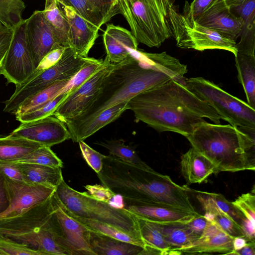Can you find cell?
<instances>
[{"mask_svg": "<svg viewBox=\"0 0 255 255\" xmlns=\"http://www.w3.org/2000/svg\"><path fill=\"white\" fill-rule=\"evenodd\" d=\"M63 207L69 215L83 225L89 230L105 235L121 241L130 243L140 246L143 248L145 246V244L142 239L128 234L111 225L77 216L68 211L63 206Z\"/></svg>", "mask_w": 255, "mask_h": 255, "instance_id": "33", "label": "cell"}, {"mask_svg": "<svg viewBox=\"0 0 255 255\" xmlns=\"http://www.w3.org/2000/svg\"><path fill=\"white\" fill-rule=\"evenodd\" d=\"M165 1L168 24L177 47L200 51L221 49L237 55L236 41L199 24L186 12L180 13L172 0Z\"/></svg>", "mask_w": 255, "mask_h": 255, "instance_id": "8", "label": "cell"}, {"mask_svg": "<svg viewBox=\"0 0 255 255\" xmlns=\"http://www.w3.org/2000/svg\"><path fill=\"white\" fill-rule=\"evenodd\" d=\"M233 237L215 223L209 221L201 236L190 245L172 249L167 255L222 254L230 255L234 250Z\"/></svg>", "mask_w": 255, "mask_h": 255, "instance_id": "16", "label": "cell"}, {"mask_svg": "<svg viewBox=\"0 0 255 255\" xmlns=\"http://www.w3.org/2000/svg\"><path fill=\"white\" fill-rule=\"evenodd\" d=\"M125 142L124 140L120 139L99 141L96 144L106 148L108 150L110 155L124 162L140 166L146 165L147 164L140 158L134 148L125 144Z\"/></svg>", "mask_w": 255, "mask_h": 255, "instance_id": "36", "label": "cell"}, {"mask_svg": "<svg viewBox=\"0 0 255 255\" xmlns=\"http://www.w3.org/2000/svg\"><path fill=\"white\" fill-rule=\"evenodd\" d=\"M44 16L58 44L69 47L70 25L57 0H45Z\"/></svg>", "mask_w": 255, "mask_h": 255, "instance_id": "29", "label": "cell"}, {"mask_svg": "<svg viewBox=\"0 0 255 255\" xmlns=\"http://www.w3.org/2000/svg\"><path fill=\"white\" fill-rule=\"evenodd\" d=\"M193 191L196 193V198L205 211L204 216L209 221L215 223L233 237H246L242 228L216 205L208 192Z\"/></svg>", "mask_w": 255, "mask_h": 255, "instance_id": "27", "label": "cell"}, {"mask_svg": "<svg viewBox=\"0 0 255 255\" xmlns=\"http://www.w3.org/2000/svg\"><path fill=\"white\" fill-rule=\"evenodd\" d=\"M198 152L221 171L255 170V128L197 123L185 137Z\"/></svg>", "mask_w": 255, "mask_h": 255, "instance_id": "3", "label": "cell"}, {"mask_svg": "<svg viewBox=\"0 0 255 255\" xmlns=\"http://www.w3.org/2000/svg\"><path fill=\"white\" fill-rule=\"evenodd\" d=\"M235 63L238 79L245 92L247 103L255 109V56L237 53Z\"/></svg>", "mask_w": 255, "mask_h": 255, "instance_id": "31", "label": "cell"}, {"mask_svg": "<svg viewBox=\"0 0 255 255\" xmlns=\"http://www.w3.org/2000/svg\"><path fill=\"white\" fill-rule=\"evenodd\" d=\"M85 189L89 192V194L95 199L110 203L117 194L110 188L103 185H87Z\"/></svg>", "mask_w": 255, "mask_h": 255, "instance_id": "45", "label": "cell"}, {"mask_svg": "<svg viewBox=\"0 0 255 255\" xmlns=\"http://www.w3.org/2000/svg\"><path fill=\"white\" fill-rule=\"evenodd\" d=\"M124 208L136 217L155 222L188 223L200 215L197 212L149 204L125 203Z\"/></svg>", "mask_w": 255, "mask_h": 255, "instance_id": "23", "label": "cell"}, {"mask_svg": "<svg viewBox=\"0 0 255 255\" xmlns=\"http://www.w3.org/2000/svg\"><path fill=\"white\" fill-rule=\"evenodd\" d=\"M41 146L43 145L22 137L9 135L0 137V160L17 161Z\"/></svg>", "mask_w": 255, "mask_h": 255, "instance_id": "32", "label": "cell"}, {"mask_svg": "<svg viewBox=\"0 0 255 255\" xmlns=\"http://www.w3.org/2000/svg\"><path fill=\"white\" fill-rule=\"evenodd\" d=\"M232 203L243 213L248 222L255 227V188L252 192L242 194Z\"/></svg>", "mask_w": 255, "mask_h": 255, "instance_id": "43", "label": "cell"}, {"mask_svg": "<svg viewBox=\"0 0 255 255\" xmlns=\"http://www.w3.org/2000/svg\"><path fill=\"white\" fill-rule=\"evenodd\" d=\"M89 242L95 255H140L143 249L138 245L91 230Z\"/></svg>", "mask_w": 255, "mask_h": 255, "instance_id": "25", "label": "cell"}, {"mask_svg": "<svg viewBox=\"0 0 255 255\" xmlns=\"http://www.w3.org/2000/svg\"><path fill=\"white\" fill-rule=\"evenodd\" d=\"M209 221L204 215L200 214L188 222L187 224L194 232L200 237Z\"/></svg>", "mask_w": 255, "mask_h": 255, "instance_id": "50", "label": "cell"}, {"mask_svg": "<svg viewBox=\"0 0 255 255\" xmlns=\"http://www.w3.org/2000/svg\"><path fill=\"white\" fill-rule=\"evenodd\" d=\"M9 206L0 214V219L15 216L24 210L40 204L55 192L56 188L5 176Z\"/></svg>", "mask_w": 255, "mask_h": 255, "instance_id": "13", "label": "cell"}, {"mask_svg": "<svg viewBox=\"0 0 255 255\" xmlns=\"http://www.w3.org/2000/svg\"><path fill=\"white\" fill-rule=\"evenodd\" d=\"M26 19L14 29L12 39L1 65L0 74L7 83L19 86L35 71L26 35Z\"/></svg>", "mask_w": 255, "mask_h": 255, "instance_id": "11", "label": "cell"}, {"mask_svg": "<svg viewBox=\"0 0 255 255\" xmlns=\"http://www.w3.org/2000/svg\"><path fill=\"white\" fill-rule=\"evenodd\" d=\"M62 5L73 8L88 22L100 29L120 13L118 0H57Z\"/></svg>", "mask_w": 255, "mask_h": 255, "instance_id": "20", "label": "cell"}, {"mask_svg": "<svg viewBox=\"0 0 255 255\" xmlns=\"http://www.w3.org/2000/svg\"><path fill=\"white\" fill-rule=\"evenodd\" d=\"M247 0H224L227 5L231 9L242 5Z\"/></svg>", "mask_w": 255, "mask_h": 255, "instance_id": "54", "label": "cell"}, {"mask_svg": "<svg viewBox=\"0 0 255 255\" xmlns=\"http://www.w3.org/2000/svg\"><path fill=\"white\" fill-rule=\"evenodd\" d=\"M213 0H193L191 3L186 1L183 12L195 19L208 6Z\"/></svg>", "mask_w": 255, "mask_h": 255, "instance_id": "47", "label": "cell"}, {"mask_svg": "<svg viewBox=\"0 0 255 255\" xmlns=\"http://www.w3.org/2000/svg\"><path fill=\"white\" fill-rule=\"evenodd\" d=\"M118 3L138 42L158 47L171 36L165 0H118Z\"/></svg>", "mask_w": 255, "mask_h": 255, "instance_id": "7", "label": "cell"}, {"mask_svg": "<svg viewBox=\"0 0 255 255\" xmlns=\"http://www.w3.org/2000/svg\"><path fill=\"white\" fill-rule=\"evenodd\" d=\"M186 87L201 100L208 103L221 119L235 127L255 128V109L202 77L186 79Z\"/></svg>", "mask_w": 255, "mask_h": 255, "instance_id": "10", "label": "cell"}, {"mask_svg": "<svg viewBox=\"0 0 255 255\" xmlns=\"http://www.w3.org/2000/svg\"><path fill=\"white\" fill-rule=\"evenodd\" d=\"M9 135L24 138L50 147L70 139L65 124L53 116L21 123Z\"/></svg>", "mask_w": 255, "mask_h": 255, "instance_id": "14", "label": "cell"}, {"mask_svg": "<svg viewBox=\"0 0 255 255\" xmlns=\"http://www.w3.org/2000/svg\"><path fill=\"white\" fill-rule=\"evenodd\" d=\"M5 176L0 172V214L9 206V200L5 186Z\"/></svg>", "mask_w": 255, "mask_h": 255, "instance_id": "51", "label": "cell"}, {"mask_svg": "<svg viewBox=\"0 0 255 255\" xmlns=\"http://www.w3.org/2000/svg\"><path fill=\"white\" fill-rule=\"evenodd\" d=\"M230 255H255V241L248 242L243 248L233 251Z\"/></svg>", "mask_w": 255, "mask_h": 255, "instance_id": "52", "label": "cell"}, {"mask_svg": "<svg viewBox=\"0 0 255 255\" xmlns=\"http://www.w3.org/2000/svg\"><path fill=\"white\" fill-rule=\"evenodd\" d=\"M249 241H249L245 237H235L233 241L234 250L233 251L241 249Z\"/></svg>", "mask_w": 255, "mask_h": 255, "instance_id": "53", "label": "cell"}, {"mask_svg": "<svg viewBox=\"0 0 255 255\" xmlns=\"http://www.w3.org/2000/svg\"><path fill=\"white\" fill-rule=\"evenodd\" d=\"M181 171L188 184L201 183L218 171L207 157L191 147L181 157Z\"/></svg>", "mask_w": 255, "mask_h": 255, "instance_id": "24", "label": "cell"}, {"mask_svg": "<svg viewBox=\"0 0 255 255\" xmlns=\"http://www.w3.org/2000/svg\"><path fill=\"white\" fill-rule=\"evenodd\" d=\"M55 194L71 213L111 225L142 240L136 216L125 208L115 207L109 203L95 199L87 192L77 191L68 185L64 179L56 187Z\"/></svg>", "mask_w": 255, "mask_h": 255, "instance_id": "6", "label": "cell"}, {"mask_svg": "<svg viewBox=\"0 0 255 255\" xmlns=\"http://www.w3.org/2000/svg\"><path fill=\"white\" fill-rule=\"evenodd\" d=\"M14 29L0 27V67L10 45Z\"/></svg>", "mask_w": 255, "mask_h": 255, "instance_id": "48", "label": "cell"}, {"mask_svg": "<svg viewBox=\"0 0 255 255\" xmlns=\"http://www.w3.org/2000/svg\"><path fill=\"white\" fill-rule=\"evenodd\" d=\"M153 222L172 249H179L188 246L200 237L189 227L187 223Z\"/></svg>", "mask_w": 255, "mask_h": 255, "instance_id": "30", "label": "cell"}, {"mask_svg": "<svg viewBox=\"0 0 255 255\" xmlns=\"http://www.w3.org/2000/svg\"><path fill=\"white\" fill-rule=\"evenodd\" d=\"M83 157L87 164L97 173L101 171L103 168L104 155L96 151L83 141L78 142Z\"/></svg>", "mask_w": 255, "mask_h": 255, "instance_id": "44", "label": "cell"}, {"mask_svg": "<svg viewBox=\"0 0 255 255\" xmlns=\"http://www.w3.org/2000/svg\"><path fill=\"white\" fill-rule=\"evenodd\" d=\"M128 102L115 105L94 117L83 121L64 122L69 132L70 139L75 142L84 141L104 127L115 121L128 110Z\"/></svg>", "mask_w": 255, "mask_h": 255, "instance_id": "21", "label": "cell"}, {"mask_svg": "<svg viewBox=\"0 0 255 255\" xmlns=\"http://www.w3.org/2000/svg\"><path fill=\"white\" fill-rule=\"evenodd\" d=\"M70 93L65 90L40 106L19 115L16 119L21 123L33 121L52 116L58 106L67 97Z\"/></svg>", "mask_w": 255, "mask_h": 255, "instance_id": "39", "label": "cell"}, {"mask_svg": "<svg viewBox=\"0 0 255 255\" xmlns=\"http://www.w3.org/2000/svg\"><path fill=\"white\" fill-rule=\"evenodd\" d=\"M172 78L147 52L132 50L124 61L114 65L101 90L91 106L79 117L64 121L81 122L103 111L128 102L141 92L161 85Z\"/></svg>", "mask_w": 255, "mask_h": 255, "instance_id": "4", "label": "cell"}, {"mask_svg": "<svg viewBox=\"0 0 255 255\" xmlns=\"http://www.w3.org/2000/svg\"><path fill=\"white\" fill-rule=\"evenodd\" d=\"M60 5L70 25L69 47L78 56L87 57L99 36V29L84 19L72 7Z\"/></svg>", "mask_w": 255, "mask_h": 255, "instance_id": "19", "label": "cell"}, {"mask_svg": "<svg viewBox=\"0 0 255 255\" xmlns=\"http://www.w3.org/2000/svg\"><path fill=\"white\" fill-rule=\"evenodd\" d=\"M128 110L133 112L136 120L159 132L172 131L185 137L204 118L216 124L221 119L208 103L173 79L131 98Z\"/></svg>", "mask_w": 255, "mask_h": 255, "instance_id": "1", "label": "cell"}, {"mask_svg": "<svg viewBox=\"0 0 255 255\" xmlns=\"http://www.w3.org/2000/svg\"><path fill=\"white\" fill-rule=\"evenodd\" d=\"M195 20L199 24L236 41L242 26L240 17L233 13L224 0H213Z\"/></svg>", "mask_w": 255, "mask_h": 255, "instance_id": "15", "label": "cell"}, {"mask_svg": "<svg viewBox=\"0 0 255 255\" xmlns=\"http://www.w3.org/2000/svg\"><path fill=\"white\" fill-rule=\"evenodd\" d=\"M97 176L102 184L120 195L125 203L149 204L196 212L190 201L189 188L175 183L147 164L137 166L107 155Z\"/></svg>", "mask_w": 255, "mask_h": 255, "instance_id": "2", "label": "cell"}, {"mask_svg": "<svg viewBox=\"0 0 255 255\" xmlns=\"http://www.w3.org/2000/svg\"><path fill=\"white\" fill-rule=\"evenodd\" d=\"M25 7L22 0H0V25L14 29L23 20Z\"/></svg>", "mask_w": 255, "mask_h": 255, "instance_id": "38", "label": "cell"}, {"mask_svg": "<svg viewBox=\"0 0 255 255\" xmlns=\"http://www.w3.org/2000/svg\"><path fill=\"white\" fill-rule=\"evenodd\" d=\"M90 58L79 56L72 48L67 47L55 65L43 71L36 69L25 81L15 86L13 94L4 102L3 111L14 114L26 99L55 82L71 80Z\"/></svg>", "mask_w": 255, "mask_h": 255, "instance_id": "9", "label": "cell"}, {"mask_svg": "<svg viewBox=\"0 0 255 255\" xmlns=\"http://www.w3.org/2000/svg\"><path fill=\"white\" fill-rule=\"evenodd\" d=\"M106 58L112 64L126 59L132 50H137L138 42L131 31L119 26L108 24L103 34Z\"/></svg>", "mask_w": 255, "mask_h": 255, "instance_id": "22", "label": "cell"}, {"mask_svg": "<svg viewBox=\"0 0 255 255\" xmlns=\"http://www.w3.org/2000/svg\"><path fill=\"white\" fill-rule=\"evenodd\" d=\"M208 195L216 205L241 226L249 241H255V227L251 225L243 213L232 202L229 201L222 194L209 193Z\"/></svg>", "mask_w": 255, "mask_h": 255, "instance_id": "35", "label": "cell"}, {"mask_svg": "<svg viewBox=\"0 0 255 255\" xmlns=\"http://www.w3.org/2000/svg\"><path fill=\"white\" fill-rule=\"evenodd\" d=\"M70 80H63L55 82L43 90L24 100L15 112L19 115L34 109L54 98L64 90Z\"/></svg>", "mask_w": 255, "mask_h": 255, "instance_id": "34", "label": "cell"}, {"mask_svg": "<svg viewBox=\"0 0 255 255\" xmlns=\"http://www.w3.org/2000/svg\"><path fill=\"white\" fill-rule=\"evenodd\" d=\"M42 255L40 252L7 238L0 236V255Z\"/></svg>", "mask_w": 255, "mask_h": 255, "instance_id": "42", "label": "cell"}, {"mask_svg": "<svg viewBox=\"0 0 255 255\" xmlns=\"http://www.w3.org/2000/svg\"><path fill=\"white\" fill-rule=\"evenodd\" d=\"M66 48L59 44H56L42 58L36 69L43 71L55 65L60 60Z\"/></svg>", "mask_w": 255, "mask_h": 255, "instance_id": "46", "label": "cell"}, {"mask_svg": "<svg viewBox=\"0 0 255 255\" xmlns=\"http://www.w3.org/2000/svg\"><path fill=\"white\" fill-rule=\"evenodd\" d=\"M53 194L15 216L0 219V236L24 244L42 255H69L55 214Z\"/></svg>", "mask_w": 255, "mask_h": 255, "instance_id": "5", "label": "cell"}, {"mask_svg": "<svg viewBox=\"0 0 255 255\" xmlns=\"http://www.w3.org/2000/svg\"><path fill=\"white\" fill-rule=\"evenodd\" d=\"M15 163L22 174L23 180L26 182L56 188L63 180L61 167L33 163Z\"/></svg>", "mask_w": 255, "mask_h": 255, "instance_id": "28", "label": "cell"}, {"mask_svg": "<svg viewBox=\"0 0 255 255\" xmlns=\"http://www.w3.org/2000/svg\"><path fill=\"white\" fill-rule=\"evenodd\" d=\"M26 35L35 69L42 58L58 44L42 10H35L26 19Z\"/></svg>", "mask_w": 255, "mask_h": 255, "instance_id": "18", "label": "cell"}, {"mask_svg": "<svg viewBox=\"0 0 255 255\" xmlns=\"http://www.w3.org/2000/svg\"><path fill=\"white\" fill-rule=\"evenodd\" d=\"M141 236L145 245L156 248L162 252V255L172 249L165 240L162 234L152 221L136 217Z\"/></svg>", "mask_w": 255, "mask_h": 255, "instance_id": "37", "label": "cell"}, {"mask_svg": "<svg viewBox=\"0 0 255 255\" xmlns=\"http://www.w3.org/2000/svg\"><path fill=\"white\" fill-rule=\"evenodd\" d=\"M1 25H0V27Z\"/></svg>", "mask_w": 255, "mask_h": 255, "instance_id": "55", "label": "cell"}, {"mask_svg": "<svg viewBox=\"0 0 255 255\" xmlns=\"http://www.w3.org/2000/svg\"><path fill=\"white\" fill-rule=\"evenodd\" d=\"M0 172L7 177L23 180L22 174L14 162L0 160Z\"/></svg>", "mask_w": 255, "mask_h": 255, "instance_id": "49", "label": "cell"}, {"mask_svg": "<svg viewBox=\"0 0 255 255\" xmlns=\"http://www.w3.org/2000/svg\"><path fill=\"white\" fill-rule=\"evenodd\" d=\"M53 202L55 214L69 255H95L89 242L90 230L68 215L55 192Z\"/></svg>", "mask_w": 255, "mask_h": 255, "instance_id": "17", "label": "cell"}, {"mask_svg": "<svg viewBox=\"0 0 255 255\" xmlns=\"http://www.w3.org/2000/svg\"><path fill=\"white\" fill-rule=\"evenodd\" d=\"M12 162L63 167L62 160L51 149L50 147L46 146H41L22 158Z\"/></svg>", "mask_w": 255, "mask_h": 255, "instance_id": "40", "label": "cell"}, {"mask_svg": "<svg viewBox=\"0 0 255 255\" xmlns=\"http://www.w3.org/2000/svg\"><path fill=\"white\" fill-rule=\"evenodd\" d=\"M105 58L104 64L84 83L70 93L58 106L52 116L61 121L80 117L93 103L103 83L114 67Z\"/></svg>", "mask_w": 255, "mask_h": 255, "instance_id": "12", "label": "cell"}, {"mask_svg": "<svg viewBox=\"0 0 255 255\" xmlns=\"http://www.w3.org/2000/svg\"><path fill=\"white\" fill-rule=\"evenodd\" d=\"M104 64V60L90 57L89 60L78 72L65 87V90L71 93L90 78Z\"/></svg>", "mask_w": 255, "mask_h": 255, "instance_id": "41", "label": "cell"}, {"mask_svg": "<svg viewBox=\"0 0 255 255\" xmlns=\"http://www.w3.org/2000/svg\"><path fill=\"white\" fill-rule=\"evenodd\" d=\"M233 9L242 20L240 40L236 43L238 53L255 56V0H247Z\"/></svg>", "mask_w": 255, "mask_h": 255, "instance_id": "26", "label": "cell"}]
</instances>
